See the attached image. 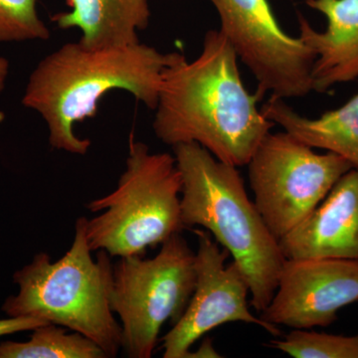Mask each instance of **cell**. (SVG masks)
Segmentation results:
<instances>
[{"label":"cell","instance_id":"ac0fdd59","mask_svg":"<svg viewBox=\"0 0 358 358\" xmlns=\"http://www.w3.org/2000/svg\"><path fill=\"white\" fill-rule=\"evenodd\" d=\"M50 324L32 317H8L0 320V336H8L20 331H33L36 327Z\"/></svg>","mask_w":358,"mask_h":358},{"label":"cell","instance_id":"2e32d148","mask_svg":"<svg viewBox=\"0 0 358 358\" xmlns=\"http://www.w3.org/2000/svg\"><path fill=\"white\" fill-rule=\"evenodd\" d=\"M268 345L294 358H358V334L293 329L285 338L272 339Z\"/></svg>","mask_w":358,"mask_h":358},{"label":"cell","instance_id":"7a4b0ae2","mask_svg":"<svg viewBox=\"0 0 358 358\" xmlns=\"http://www.w3.org/2000/svg\"><path fill=\"white\" fill-rule=\"evenodd\" d=\"M176 54L160 53L141 42L101 49L70 42L33 71L22 103L43 117L52 148L85 155L91 141L78 138L74 124L95 117L99 101L113 90L128 91L155 110L162 75Z\"/></svg>","mask_w":358,"mask_h":358},{"label":"cell","instance_id":"3957f363","mask_svg":"<svg viewBox=\"0 0 358 358\" xmlns=\"http://www.w3.org/2000/svg\"><path fill=\"white\" fill-rule=\"evenodd\" d=\"M182 179L181 220L203 227L227 250L249 282L251 306L263 312L277 289L286 257L255 203L238 167L224 164L196 143L173 147Z\"/></svg>","mask_w":358,"mask_h":358},{"label":"cell","instance_id":"8fae6325","mask_svg":"<svg viewBox=\"0 0 358 358\" xmlns=\"http://www.w3.org/2000/svg\"><path fill=\"white\" fill-rule=\"evenodd\" d=\"M279 243L286 259L358 261V169L343 174L322 203Z\"/></svg>","mask_w":358,"mask_h":358},{"label":"cell","instance_id":"ffe728a7","mask_svg":"<svg viewBox=\"0 0 358 358\" xmlns=\"http://www.w3.org/2000/svg\"><path fill=\"white\" fill-rule=\"evenodd\" d=\"M9 63L6 58L0 57V92L6 87L7 76H8Z\"/></svg>","mask_w":358,"mask_h":358},{"label":"cell","instance_id":"8992f818","mask_svg":"<svg viewBox=\"0 0 358 358\" xmlns=\"http://www.w3.org/2000/svg\"><path fill=\"white\" fill-rule=\"evenodd\" d=\"M195 282V253L181 233L164 241L154 258L121 257L113 264L110 307L121 322L126 357H152L162 327L180 320Z\"/></svg>","mask_w":358,"mask_h":358},{"label":"cell","instance_id":"e0dca14e","mask_svg":"<svg viewBox=\"0 0 358 358\" xmlns=\"http://www.w3.org/2000/svg\"><path fill=\"white\" fill-rule=\"evenodd\" d=\"M49 37L50 31L37 13L36 0H0V43Z\"/></svg>","mask_w":358,"mask_h":358},{"label":"cell","instance_id":"277c9868","mask_svg":"<svg viewBox=\"0 0 358 358\" xmlns=\"http://www.w3.org/2000/svg\"><path fill=\"white\" fill-rule=\"evenodd\" d=\"M86 220L78 219L72 246L56 262L44 252L13 275L20 291L1 310L8 317H32L87 336L115 357L122 348L121 324L110 310L113 264L101 250L92 257Z\"/></svg>","mask_w":358,"mask_h":358},{"label":"cell","instance_id":"9c48e42d","mask_svg":"<svg viewBox=\"0 0 358 358\" xmlns=\"http://www.w3.org/2000/svg\"><path fill=\"white\" fill-rule=\"evenodd\" d=\"M199 241L195 253L196 282L185 313L162 338L164 358H192L190 348L212 329L244 322L262 327L274 338L281 331L277 326L257 317L250 310L249 282L236 263L226 264L229 253L221 249L208 233L194 229Z\"/></svg>","mask_w":358,"mask_h":358},{"label":"cell","instance_id":"5b68a950","mask_svg":"<svg viewBox=\"0 0 358 358\" xmlns=\"http://www.w3.org/2000/svg\"><path fill=\"white\" fill-rule=\"evenodd\" d=\"M182 179L176 157L150 152L129 138L126 169L114 192L86 205V237L92 251L110 257L143 256L185 230L181 220Z\"/></svg>","mask_w":358,"mask_h":358},{"label":"cell","instance_id":"30bf717a","mask_svg":"<svg viewBox=\"0 0 358 358\" xmlns=\"http://www.w3.org/2000/svg\"><path fill=\"white\" fill-rule=\"evenodd\" d=\"M358 301V261L286 259L277 289L260 317L293 329L326 327L341 308Z\"/></svg>","mask_w":358,"mask_h":358},{"label":"cell","instance_id":"ba28073f","mask_svg":"<svg viewBox=\"0 0 358 358\" xmlns=\"http://www.w3.org/2000/svg\"><path fill=\"white\" fill-rule=\"evenodd\" d=\"M220 31L258 82V94L303 98L313 91L315 54L289 36L275 20L268 0H210Z\"/></svg>","mask_w":358,"mask_h":358},{"label":"cell","instance_id":"7c38bea8","mask_svg":"<svg viewBox=\"0 0 358 358\" xmlns=\"http://www.w3.org/2000/svg\"><path fill=\"white\" fill-rule=\"evenodd\" d=\"M324 14L327 24L317 31L303 16L299 17V38L315 54L313 91H329L358 78V0H307Z\"/></svg>","mask_w":358,"mask_h":358},{"label":"cell","instance_id":"4fadbf2b","mask_svg":"<svg viewBox=\"0 0 358 358\" xmlns=\"http://www.w3.org/2000/svg\"><path fill=\"white\" fill-rule=\"evenodd\" d=\"M71 10L52 17L62 29L81 30L86 48L124 47L140 43L138 30L150 22L148 0H66Z\"/></svg>","mask_w":358,"mask_h":358},{"label":"cell","instance_id":"9a60e30c","mask_svg":"<svg viewBox=\"0 0 358 358\" xmlns=\"http://www.w3.org/2000/svg\"><path fill=\"white\" fill-rule=\"evenodd\" d=\"M47 324L33 329L25 343L6 341L0 343V358H107L93 341L79 333Z\"/></svg>","mask_w":358,"mask_h":358},{"label":"cell","instance_id":"52a82bcc","mask_svg":"<svg viewBox=\"0 0 358 358\" xmlns=\"http://www.w3.org/2000/svg\"><path fill=\"white\" fill-rule=\"evenodd\" d=\"M247 166L254 203L278 240L303 222L353 169L343 157L317 154L287 131L266 134Z\"/></svg>","mask_w":358,"mask_h":358},{"label":"cell","instance_id":"5bb4252c","mask_svg":"<svg viewBox=\"0 0 358 358\" xmlns=\"http://www.w3.org/2000/svg\"><path fill=\"white\" fill-rule=\"evenodd\" d=\"M261 110L301 143L338 155L358 169V93L317 119L303 117L278 96H271Z\"/></svg>","mask_w":358,"mask_h":358},{"label":"cell","instance_id":"d6986e66","mask_svg":"<svg viewBox=\"0 0 358 358\" xmlns=\"http://www.w3.org/2000/svg\"><path fill=\"white\" fill-rule=\"evenodd\" d=\"M192 357H222L216 352L210 339H205L197 352H192Z\"/></svg>","mask_w":358,"mask_h":358},{"label":"cell","instance_id":"6da1fadb","mask_svg":"<svg viewBox=\"0 0 358 358\" xmlns=\"http://www.w3.org/2000/svg\"><path fill=\"white\" fill-rule=\"evenodd\" d=\"M245 88L238 56L220 30L205 34L199 57L176 54L162 75L154 131L166 145L196 143L224 164H248L275 126Z\"/></svg>","mask_w":358,"mask_h":358}]
</instances>
